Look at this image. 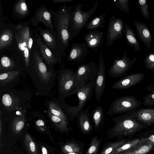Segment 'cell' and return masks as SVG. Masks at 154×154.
Listing matches in <instances>:
<instances>
[{"label": "cell", "mask_w": 154, "mask_h": 154, "mask_svg": "<svg viewBox=\"0 0 154 154\" xmlns=\"http://www.w3.org/2000/svg\"><path fill=\"white\" fill-rule=\"evenodd\" d=\"M35 65L41 77L45 81L48 82L51 77V73L48 71L47 68L42 61V59L37 51L34 55Z\"/></svg>", "instance_id": "18"}, {"label": "cell", "mask_w": 154, "mask_h": 154, "mask_svg": "<svg viewBox=\"0 0 154 154\" xmlns=\"http://www.w3.org/2000/svg\"><path fill=\"white\" fill-rule=\"evenodd\" d=\"M139 6L141 13L143 17L146 19H148L150 17V13L146 0H139L138 1Z\"/></svg>", "instance_id": "37"}, {"label": "cell", "mask_w": 154, "mask_h": 154, "mask_svg": "<svg viewBox=\"0 0 154 154\" xmlns=\"http://www.w3.org/2000/svg\"><path fill=\"white\" fill-rule=\"evenodd\" d=\"M15 9L17 13L23 16H26L28 11V7L24 0L19 1L16 4Z\"/></svg>", "instance_id": "35"}, {"label": "cell", "mask_w": 154, "mask_h": 154, "mask_svg": "<svg viewBox=\"0 0 154 154\" xmlns=\"http://www.w3.org/2000/svg\"><path fill=\"white\" fill-rule=\"evenodd\" d=\"M140 41L148 48L150 49L152 43V36L148 28L143 23L136 21L134 23Z\"/></svg>", "instance_id": "15"}, {"label": "cell", "mask_w": 154, "mask_h": 154, "mask_svg": "<svg viewBox=\"0 0 154 154\" xmlns=\"http://www.w3.org/2000/svg\"><path fill=\"white\" fill-rule=\"evenodd\" d=\"M89 106L82 111L77 118L79 126L82 131L85 134L90 133L92 127L89 119Z\"/></svg>", "instance_id": "19"}, {"label": "cell", "mask_w": 154, "mask_h": 154, "mask_svg": "<svg viewBox=\"0 0 154 154\" xmlns=\"http://www.w3.org/2000/svg\"><path fill=\"white\" fill-rule=\"evenodd\" d=\"M144 76V74L141 73L132 74L116 81L112 85L111 88L116 89L128 88L140 82Z\"/></svg>", "instance_id": "11"}, {"label": "cell", "mask_w": 154, "mask_h": 154, "mask_svg": "<svg viewBox=\"0 0 154 154\" xmlns=\"http://www.w3.org/2000/svg\"><path fill=\"white\" fill-rule=\"evenodd\" d=\"M1 64L3 67L5 68L11 67L13 65L10 59L6 56H3L2 57Z\"/></svg>", "instance_id": "41"}, {"label": "cell", "mask_w": 154, "mask_h": 154, "mask_svg": "<svg viewBox=\"0 0 154 154\" xmlns=\"http://www.w3.org/2000/svg\"><path fill=\"white\" fill-rule=\"evenodd\" d=\"M18 29V32L20 36L28 44L29 39L30 37V32L29 28L26 26H23L19 25L17 27Z\"/></svg>", "instance_id": "36"}, {"label": "cell", "mask_w": 154, "mask_h": 154, "mask_svg": "<svg viewBox=\"0 0 154 154\" xmlns=\"http://www.w3.org/2000/svg\"><path fill=\"white\" fill-rule=\"evenodd\" d=\"M115 6L124 12L129 14V0H114Z\"/></svg>", "instance_id": "38"}, {"label": "cell", "mask_w": 154, "mask_h": 154, "mask_svg": "<svg viewBox=\"0 0 154 154\" xmlns=\"http://www.w3.org/2000/svg\"><path fill=\"white\" fill-rule=\"evenodd\" d=\"M107 15L106 13L103 14L100 16H94V18L87 24L86 29L88 30L96 29L105 27V18Z\"/></svg>", "instance_id": "22"}, {"label": "cell", "mask_w": 154, "mask_h": 154, "mask_svg": "<svg viewBox=\"0 0 154 154\" xmlns=\"http://www.w3.org/2000/svg\"><path fill=\"white\" fill-rule=\"evenodd\" d=\"M36 125L41 130L43 131L45 127V123L43 121L39 119L36 121Z\"/></svg>", "instance_id": "43"}, {"label": "cell", "mask_w": 154, "mask_h": 154, "mask_svg": "<svg viewBox=\"0 0 154 154\" xmlns=\"http://www.w3.org/2000/svg\"><path fill=\"white\" fill-rule=\"evenodd\" d=\"M88 47L86 42L72 44L68 56L69 61L79 62L87 54Z\"/></svg>", "instance_id": "13"}, {"label": "cell", "mask_w": 154, "mask_h": 154, "mask_svg": "<svg viewBox=\"0 0 154 154\" xmlns=\"http://www.w3.org/2000/svg\"><path fill=\"white\" fill-rule=\"evenodd\" d=\"M138 119L146 123L154 122V109H147L139 112Z\"/></svg>", "instance_id": "27"}, {"label": "cell", "mask_w": 154, "mask_h": 154, "mask_svg": "<svg viewBox=\"0 0 154 154\" xmlns=\"http://www.w3.org/2000/svg\"><path fill=\"white\" fill-rule=\"evenodd\" d=\"M137 60V58L130 60L126 52H124L121 58H118L115 60L108 71V74L114 78L123 76L130 69Z\"/></svg>", "instance_id": "8"}, {"label": "cell", "mask_w": 154, "mask_h": 154, "mask_svg": "<svg viewBox=\"0 0 154 154\" xmlns=\"http://www.w3.org/2000/svg\"><path fill=\"white\" fill-rule=\"evenodd\" d=\"M40 34L46 45L52 50H54L56 45L55 38L53 35L48 31L39 28Z\"/></svg>", "instance_id": "25"}, {"label": "cell", "mask_w": 154, "mask_h": 154, "mask_svg": "<svg viewBox=\"0 0 154 154\" xmlns=\"http://www.w3.org/2000/svg\"><path fill=\"white\" fill-rule=\"evenodd\" d=\"M83 151H81L78 152H71L68 153H65L63 154H83Z\"/></svg>", "instance_id": "48"}, {"label": "cell", "mask_w": 154, "mask_h": 154, "mask_svg": "<svg viewBox=\"0 0 154 154\" xmlns=\"http://www.w3.org/2000/svg\"><path fill=\"white\" fill-rule=\"evenodd\" d=\"M95 81L92 80L78 91L76 94L79 100L77 106H66V112L69 117L71 120L77 118L82 112L87 101L91 100L94 88Z\"/></svg>", "instance_id": "4"}, {"label": "cell", "mask_w": 154, "mask_h": 154, "mask_svg": "<svg viewBox=\"0 0 154 154\" xmlns=\"http://www.w3.org/2000/svg\"><path fill=\"white\" fill-rule=\"evenodd\" d=\"M25 122L23 117H18L15 119L12 125V131L14 134H19L24 127Z\"/></svg>", "instance_id": "34"}, {"label": "cell", "mask_w": 154, "mask_h": 154, "mask_svg": "<svg viewBox=\"0 0 154 154\" xmlns=\"http://www.w3.org/2000/svg\"><path fill=\"white\" fill-rule=\"evenodd\" d=\"M124 28L122 20L112 15L109 20L107 28L106 44L108 46L111 47L114 41L121 38Z\"/></svg>", "instance_id": "9"}, {"label": "cell", "mask_w": 154, "mask_h": 154, "mask_svg": "<svg viewBox=\"0 0 154 154\" xmlns=\"http://www.w3.org/2000/svg\"><path fill=\"white\" fill-rule=\"evenodd\" d=\"M91 117L95 128L96 129H99L102 125L104 120L103 107L100 106H97L92 112Z\"/></svg>", "instance_id": "21"}, {"label": "cell", "mask_w": 154, "mask_h": 154, "mask_svg": "<svg viewBox=\"0 0 154 154\" xmlns=\"http://www.w3.org/2000/svg\"><path fill=\"white\" fill-rule=\"evenodd\" d=\"M15 36L19 49L23 53L26 65L28 67L29 63V50L28 47H25L23 45V39L18 32H15Z\"/></svg>", "instance_id": "28"}, {"label": "cell", "mask_w": 154, "mask_h": 154, "mask_svg": "<svg viewBox=\"0 0 154 154\" xmlns=\"http://www.w3.org/2000/svg\"><path fill=\"white\" fill-rule=\"evenodd\" d=\"M33 43V40L32 37H30L28 42V47L29 50H30L32 48Z\"/></svg>", "instance_id": "45"}, {"label": "cell", "mask_w": 154, "mask_h": 154, "mask_svg": "<svg viewBox=\"0 0 154 154\" xmlns=\"http://www.w3.org/2000/svg\"><path fill=\"white\" fill-rule=\"evenodd\" d=\"M97 70L93 61L79 66L75 72V82L78 90L92 80H95Z\"/></svg>", "instance_id": "5"}, {"label": "cell", "mask_w": 154, "mask_h": 154, "mask_svg": "<svg viewBox=\"0 0 154 154\" xmlns=\"http://www.w3.org/2000/svg\"><path fill=\"white\" fill-rule=\"evenodd\" d=\"M103 35L99 29L92 30L84 35V38L88 47L95 51L103 42Z\"/></svg>", "instance_id": "14"}, {"label": "cell", "mask_w": 154, "mask_h": 154, "mask_svg": "<svg viewBox=\"0 0 154 154\" xmlns=\"http://www.w3.org/2000/svg\"><path fill=\"white\" fill-rule=\"evenodd\" d=\"M41 22L50 30L54 31L51 13L44 7L40 8L35 12L32 20V24L35 26Z\"/></svg>", "instance_id": "12"}, {"label": "cell", "mask_w": 154, "mask_h": 154, "mask_svg": "<svg viewBox=\"0 0 154 154\" xmlns=\"http://www.w3.org/2000/svg\"><path fill=\"white\" fill-rule=\"evenodd\" d=\"M13 35L9 29L4 30L1 33L0 38V49L9 45L13 39Z\"/></svg>", "instance_id": "26"}, {"label": "cell", "mask_w": 154, "mask_h": 154, "mask_svg": "<svg viewBox=\"0 0 154 154\" xmlns=\"http://www.w3.org/2000/svg\"><path fill=\"white\" fill-rule=\"evenodd\" d=\"M72 12V6H62L58 11L54 22L58 35L65 48L69 46L70 39L69 26L70 15Z\"/></svg>", "instance_id": "3"}, {"label": "cell", "mask_w": 154, "mask_h": 154, "mask_svg": "<svg viewBox=\"0 0 154 154\" xmlns=\"http://www.w3.org/2000/svg\"><path fill=\"white\" fill-rule=\"evenodd\" d=\"M48 109L53 114L68 121V116L57 104L53 102L50 103Z\"/></svg>", "instance_id": "30"}, {"label": "cell", "mask_w": 154, "mask_h": 154, "mask_svg": "<svg viewBox=\"0 0 154 154\" xmlns=\"http://www.w3.org/2000/svg\"><path fill=\"white\" fill-rule=\"evenodd\" d=\"M35 36L42 54L46 63L48 64L55 63L57 62V60L51 51L43 42L38 33H35Z\"/></svg>", "instance_id": "16"}, {"label": "cell", "mask_w": 154, "mask_h": 154, "mask_svg": "<svg viewBox=\"0 0 154 154\" xmlns=\"http://www.w3.org/2000/svg\"><path fill=\"white\" fill-rule=\"evenodd\" d=\"M13 71L1 74L0 75L1 82H8L14 79L18 74L17 71Z\"/></svg>", "instance_id": "40"}, {"label": "cell", "mask_w": 154, "mask_h": 154, "mask_svg": "<svg viewBox=\"0 0 154 154\" xmlns=\"http://www.w3.org/2000/svg\"><path fill=\"white\" fill-rule=\"evenodd\" d=\"M94 88L95 97L97 102L100 100L105 88L106 67L104 60L102 54L100 55Z\"/></svg>", "instance_id": "10"}, {"label": "cell", "mask_w": 154, "mask_h": 154, "mask_svg": "<svg viewBox=\"0 0 154 154\" xmlns=\"http://www.w3.org/2000/svg\"><path fill=\"white\" fill-rule=\"evenodd\" d=\"M42 150L43 154H48L47 150L45 146H42Z\"/></svg>", "instance_id": "47"}, {"label": "cell", "mask_w": 154, "mask_h": 154, "mask_svg": "<svg viewBox=\"0 0 154 154\" xmlns=\"http://www.w3.org/2000/svg\"><path fill=\"white\" fill-rule=\"evenodd\" d=\"M98 3V2H96L93 6L88 11H83L82 10L83 5L80 3L73 8L74 10L70 15L69 26L70 39L77 36L87 24L88 20L97 9Z\"/></svg>", "instance_id": "1"}, {"label": "cell", "mask_w": 154, "mask_h": 154, "mask_svg": "<svg viewBox=\"0 0 154 154\" xmlns=\"http://www.w3.org/2000/svg\"><path fill=\"white\" fill-rule=\"evenodd\" d=\"M82 147L77 143L73 142H68L64 144L62 148L63 154L82 151Z\"/></svg>", "instance_id": "31"}, {"label": "cell", "mask_w": 154, "mask_h": 154, "mask_svg": "<svg viewBox=\"0 0 154 154\" xmlns=\"http://www.w3.org/2000/svg\"><path fill=\"white\" fill-rule=\"evenodd\" d=\"M147 138L134 140L124 144L113 151L111 154H121L131 149Z\"/></svg>", "instance_id": "23"}, {"label": "cell", "mask_w": 154, "mask_h": 154, "mask_svg": "<svg viewBox=\"0 0 154 154\" xmlns=\"http://www.w3.org/2000/svg\"><path fill=\"white\" fill-rule=\"evenodd\" d=\"M144 62L147 69L154 71V53L148 54L145 57Z\"/></svg>", "instance_id": "39"}, {"label": "cell", "mask_w": 154, "mask_h": 154, "mask_svg": "<svg viewBox=\"0 0 154 154\" xmlns=\"http://www.w3.org/2000/svg\"><path fill=\"white\" fill-rule=\"evenodd\" d=\"M60 79V89L63 97L76 93L78 91L75 82L76 74L72 69H63Z\"/></svg>", "instance_id": "6"}, {"label": "cell", "mask_w": 154, "mask_h": 154, "mask_svg": "<svg viewBox=\"0 0 154 154\" xmlns=\"http://www.w3.org/2000/svg\"><path fill=\"white\" fill-rule=\"evenodd\" d=\"M112 120L114 125L107 131L110 138L129 136L139 131L142 127L140 124L125 115L113 117Z\"/></svg>", "instance_id": "2"}, {"label": "cell", "mask_w": 154, "mask_h": 154, "mask_svg": "<svg viewBox=\"0 0 154 154\" xmlns=\"http://www.w3.org/2000/svg\"><path fill=\"white\" fill-rule=\"evenodd\" d=\"M124 33L127 42L130 46H133L136 52L140 51V46L137 39L134 31L126 23L124 25Z\"/></svg>", "instance_id": "20"}, {"label": "cell", "mask_w": 154, "mask_h": 154, "mask_svg": "<svg viewBox=\"0 0 154 154\" xmlns=\"http://www.w3.org/2000/svg\"><path fill=\"white\" fill-rule=\"evenodd\" d=\"M24 143L27 150L30 154H37V149L35 144L32 137L28 133H26L25 135Z\"/></svg>", "instance_id": "33"}, {"label": "cell", "mask_w": 154, "mask_h": 154, "mask_svg": "<svg viewBox=\"0 0 154 154\" xmlns=\"http://www.w3.org/2000/svg\"><path fill=\"white\" fill-rule=\"evenodd\" d=\"M2 102L3 104L5 106H9L12 104V100L10 95L5 94L3 96Z\"/></svg>", "instance_id": "42"}, {"label": "cell", "mask_w": 154, "mask_h": 154, "mask_svg": "<svg viewBox=\"0 0 154 154\" xmlns=\"http://www.w3.org/2000/svg\"><path fill=\"white\" fill-rule=\"evenodd\" d=\"M48 115L52 121L60 130L66 132L69 131V129L68 127V121L53 114L49 111L48 112Z\"/></svg>", "instance_id": "24"}, {"label": "cell", "mask_w": 154, "mask_h": 154, "mask_svg": "<svg viewBox=\"0 0 154 154\" xmlns=\"http://www.w3.org/2000/svg\"><path fill=\"white\" fill-rule=\"evenodd\" d=\"M152 98L154 99V94H153L152 95Z\"/></svg>", "instance_id": "49"}, {"label": "cell", "mask_w": 154, "mask_h": 154, "mask_svg": "<svg viewBox=\"0 0 154 154\" xmlns=\"http://www.w3.org/2000/svg\"><path fill=\"white\" fill-rule=\"evenodd\" d=\"M72 0H54L53 3H62L70 2Z\"/></svg>", "instance_id": "44"}, {"label": "cell", "mask_w": 154, "mask_h": 154, "mask_svg": "<svg viewBox=\"0 0 154 154\" xmlns=\"http://www.w3.org/2000/svg\"><path fill=\"white\" fill-rule=\"evenodd\" d=\"M101 142V140L98 139L97 136L92 137L86 154H97Z\"/></svg>", "instance_id": "32"}, {"label": "cell", "mask_w": 154, "mask_h": 154, "mask_svg": "<svg viewBox=\"0 0 154 154\" xmlns=\"http://www.w3.org/2000/svg\"><path fill=\"white\" fill-rule=\"evenodd\" d=\"M154 146V141L147 139L131 149L121 154H145L150 152Z\"/></svg>", "instance_id": "17"}, {"label": "cell", "mask_w": 154, "mask_h": 154, "mask_svg": "<svg viewBox=\"0 0 154 154\" xmlns=\"http://www.w3.org/2000/svg\"><path fill=\"white\" fill-rule=\"evenodd\" d=\"M1 112H0V147H1L2 145V140H1V134H2V120L1 118Z\"/></svg>", "instance_id": "46"}, {"label": "cell", "mask_w": 154, "mask_h": 154, "mask_svg": "<svg viewBox=\"0 0 154 154\" xmlns=\"http://www.w3.org/2000/svg\"><path fill=\"white\" fill-rule=\"evenodd\" d=\"M126 143L127 141L124 140L110 143L103 147L99 154H111L115 149Z\"/></svg>", "instance_id": "29"}, {"label": "cell", "mask_w": 154, "mask_h": 154, "mask_svg": "<svg viewBox=\"0 0 154 154\" xmlns=\"http://www.w3.org/2000/svg\"><path fill=\"white\" fill-rule=\"evenodd\" d=\"M136 99L131 96H125L116 98L110 104L107 113L110 116L120 114L132 109L137 106Z\"/></svg>", "instance_id": "7"}]
</instances>
